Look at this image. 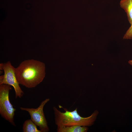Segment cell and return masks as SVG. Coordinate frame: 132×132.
I'll return each instance as SVG.
<instances>
[{
    "mask_svg": "<svg viewBox=\"0 0 132 132\" xmlns=\"http://www.w3.org/2000/svg\"><path fill=\"white\" fill-rule=\"evenodd\" d=\"M45 65L33 59L23 61L15 68L17 79L20 84L29 88H34L43 81L45 75Z\"/></svg>",
    "mask_w": 132,
    "mask_h": 132,
    "instance_id": "6da1fadb",
    "label": "cell"
},
{
    "mask_svg": "<svg viewBox=\"0 0 132 132\" xmlns=\"http://www.w3.org/2000/svg\"><path fill=\"white\" fill-rule=\"evenodd\" d=\"M59 106L63 108L65 111L62 112L55 106L53 107L55 122L57 126H91L94 124L99 113L97 110H95L90 116L83 117L79 114L77 108L71 111L60 105Z\"/></svg>",
    "mask_w": 132,
    "mask_h": 132,
    "instance_id": "7a4b0ae2",
    "label": "cell"
},
{
    "mask_svg": "<svg viewBox=\"0 0 132 132\" xmlns=\"http://www.w3.org/2000/svg\"><path fill=\"white\" fill-rule=\"evenodd\" d=\"M11 86L7 84H0V114L5 120L15 126L14 122L15 112L16 109L9 100V95Z\"/></svg>",
    "mask_w": 132,
    "mask_h": 132,
    "instance_id": "3957f363",
    "label": "cell"
},
{
    "mask_svg": "<svg viewBox=\"0 0 132 132\" xmlns=\"http://www.w3.org/2000/svg\"><path fill=\"white\" fill-rule=\"evenodd\" d=\"M0 70H3L4 74L0 76V84H5L12 86L15 90V98L22 97L24 92L20 87L16 76L15 68L10 61L0 64Z\"/></svg>",
    "mask_w": 132,
    "mask_h": 132,
    "instance_id": "277c9868",
    "label": "cell"
},
{
    "mask_svg": "<svg viewBox=\"0 0 132 132\" xmlns=\"http://www.w3.org/2000/svg\"><path fill=\"white\" fill-rule=\"evenodd\" d=\"M50 100L47 98L43 100L37 108H28L20 107V109L28 112L31 117V119L39 128L42 132H48L49 131L47 122L45 118L43 108L45 105Z\"/></svg>",
    "mask_w": 132,
    "mask_h": 132,
    "instance_id": "5b68a950",
    "label": "cell"
},
{
    "mask_svg": "<svg viewBox=\"0 0 132 132\" xmlns=\"http://www.w3.org/2000/svg\"><path fill=\"white\" fill-rule=\"evenodd\" d=\"M88 128L87 126L74 125L57 126V132H86Z\"/></svg>",
    "mask_w": 132,
    "mask_h": 132,
    "instance_id": "8992f818",
    "label": "cell"
},
{
    "mask_svg": "<svg viewBox=\"0 0 132 132\" xmlns=\"http://www.w3.org/2000/svg\"><path fill=\"white\" fill-rule=\"evenodd\" d=\"M121 7L127 14L128 21L132 24V0H121L120 2Z\"/></svg>",
    "mask_w": 132,
    "mask_h": 132,
    "instance_id": "52a82bcc",
    "label": "cell"
},
{
    "mask_svg": "<svg viewBox=\"0 0 132 132\" xmlns=\"http://www.w3.org/2000/svg\"><path fill=\"white\" fill-rule=\"evenodd\" d=\"M37 126L30 119L26 120L22 126V130L23 132H42L37 127Z\"/></svg>",
    "mask_w": 132,
    "mask_h": 132,
    "instance_id": "ba28073f",
    "label": "cell"
},
{
    "mask_svg": "<svg viewBox=\"0 0 132 132\" xmlns=\"http://www.w3.org/2000/svg\"><path fill=\"white\" fill-rule=\"evenodd\" d=\"M124 35L123 39H132V24Z\"/></svg>",
    "mask_w": 132,
    "mask_h": 132,
    "instance_id": "9c48e42d",
    "label": "cell"
},
{
    "mask_svg": "<svg viewBox=\"0 0 132 132\" xmlns=\"http://www.w3.org/2000/svg\"><path fill=\"white\" fill-rule=\"evenodd\" d=\"M129 63L132 66V60H130L128 61Z\"/></svg>",
    "mask_w": 132,
    "mask_h": 132,
    "instance_id": "30bf717a",
    "label": "cell"
}]
</instances>
